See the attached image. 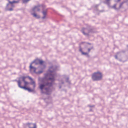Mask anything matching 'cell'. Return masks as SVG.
<instances>
[{
    "label": "cell",
    "instance_id": "1",
    "mask_svg": "<svg viewBox=\"0 0 128 128\" xmlns=\"http://www.w3.org/2000/svg\"><path fill=\"white\" fill-rule=\"evenodd\" d=\"M58 66L56 64L50 66L44 76L38 79V87L40 92L46 95H50L55 85Z\"/></svg>",
    "mask_w": 128,
    "mask_h": 128
},
{
    "label": "cell",
    "instance_id": "2",
    "mask_svg": "<svg viewBox=\"0 0 128 128\" xmlns=\"http://www.w3.org/2000/svg\"><path fill=\"white\" fill-rule=\"evenodd\" d=\"M18 86L20 88L27 90L30 92L35 91L36 83L34 80L28 75L21 76L16 80Z\"/></svg>",
    "mask_w": 128,
    "mask_h": 128
},
{
    "label": "cell",
    "instance_id": "3",
    "mask_svg": "<svg viewBox=\"0 0 128 128\" xmlns=\"http://www.w3.org/2000/svg\"><path fill=\"white\" fill-rule=\"evenodd\" d=\"M46 62L41 58H36L34 59L29 65V70L30 73L39 75L42 74L46 68Z\"/></svg>",
    "mask_w": 128,
    "mask_h": 128
},
{
    "label": "cell",
    "instance_id": "4",
    "mask_svg": "<svg viewBox=\"0 0 128 128\" xmlns=\"http://www.w3.org/2000/svg\"><path fill=\"white\" fill-rule=\"evenodd\" d=\"M47 8L44 4L34 5L30 10L31 15L36 19H44L47 16Z\"/></svg>",
    "mask_w": 128,
    "mask_h": 128
},
{
    "label": "cell",
    "instance_id": "5",
    "mask_svg": "<svg viewBox=\"0 0 128 128\" xmlns=\"http://www.w3.org/2000/svg\"><path fill=\"white\" fill-rule=\"evenodd\" d=\"M94 45L88 42H82L78 46L79 52L82 54L88 56L90 52L93 50Z\"/></svg>",
    "mask_w": 128,
    "mask_h": 128
},
{
    "label": "cell",
    "instance_id": "6",
    "mask_svg": "<svg viewBox=\"0 0 128 128\" xmlns=\"http://www.w3.org/2000/svg\"><path fill=\"white\" fill-rule=\"evenodd\" d=\"M128 0H104V3L110 8L118 10L127 2Z\"/></svg>",
    "mask_w": 128,
    "mask_h": 128
},
{
    "label": "cell",
    "instance_id": "7",
    "mask_svg": "<svg viewBox=\"0 0 128 128\" xmlns=\"http://www.w3.org/2000/svg\"><path fill=\"white\" fill-rule=\"evenodd\" d=\"M114 58L119 62H126L128 61V50L127 48L120 50L114 54Z\"/></svg>",
    "mask_w": 128,
    "mask_h": 128
},
{
    "label": "cell",
    "instance_id": "8",
    "mask_svg": "<svg viewBox=\"0 0 128 128\" xmlns=\"http://www.w3.org/2000/svg\"><path fill=\"white\" fill-rule=\"evenodd\" d=\"M96 30L91 26L86 25L82 28L80 31L86 36H89L96 32Z\"/></svg>",
    "mask_w": 128,
    "mask_h": 128
},
{
    "label": "cell",
    "instance_id": "9",
    "mask_svg": "<svg viewBox=\"0 0 128 128\" xmlns=\"http://www.w3.org/2000/svg\"><path fill=\"white\" fill-rule=\"evenodd\" d=\"M91 78L93 81H94V82L100 81L102 79L103 74L100 71L98 70L93 72L92 74Z\"/></svg>",
    "mask_w": 128,
    "mask_h": 128
},
{
    "label": "cell",
    "instance_id": "10",
    "mask_svg": "<svg viewBox=\"0 0 128 128\" xmlns=\"http://www.w3.org/2000/svg\"><path fill=\"white\" fill-rule=\"evenodd\" d=\"M30 0H6V1L8 2V3L12 4L14 5L20 2H21L22 4H26L28 3Z\"/></svg>",
    "mask_w": 128,
    "mask_h": 128
},
{
    "label": "cell",
    "instance_id": "11",
    "mask_svg": "<svg viewBox=\"0 0 128 128\" xmlns=\"http://www.w3.org/2000/svg\"><path fill=\"white\" fill-rule=\"evenodd\" d=\"M23 128H37V125L34 122H27L23 126Z\"/></svg>",
    "mask_w": 128,
    "mask_h": 128
},
{
    "label": "cell",
    "instance_id": "12",
    "mask_svg": "<svg viewBox=\"0 0 128 128\" xmlns=\"http://www.w3.org/2000/svg\"><path fill=\"white\" fill-rule=\"evenodd\" d=\"M14 7H15V5L8 3L6 5L5 10L7 11H12L14 10Z\"/></svg>",
    "mask_w": 128,
    "mask_h": 128
}]
</instances>
